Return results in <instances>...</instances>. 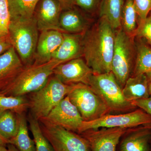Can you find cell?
Instances as JSON below:
<instances>
[{
	"label": "cell",
	"instance_id": "obj_1",
	"mask_svg": "<svg viewBox=\"0 0 151 151\" xmlns=\"http://www.w3.org/2000/svg\"><path fill=\"white\" fill-rule=\"evenodd\" d=\"M114 42L115 30L103 17L84 33L83 56L94 74L111 72Z\"/></svg>",
	"mask_w": 151,
	"mask_h": 151
},
{
	"label": "cell",
	"instance_id": "obj_2",
	"mask_svg": "<svg viewBox=\"0 0 151 151\" xmlns=\"http://www.w3.org/2000/svg\"><path fill=\"white\" fill-rule=\"evenodd\" d=\"M39 30L34 17L10 20L9 38L25 67L34 62Z\"/></svg>",
	"mask_w": 151,
	"mask_h": 151
},
{
	"label": "cell",
	"instance_id": "obj_3",
	"mask_svg": "<svg viewBox=\"0 0 151 151\" xmlns=\"http://www.w3.org/2000/svg\"><path fill=\"white\" fill-rule=\"evenodd\" d=\"M88 86L100 96L111 113H127L137 109L132 102L124 97L122 88L112 72L93 74Z\"/></svg>",
	"mask_w": 151,
	"mask_h": 151
},
{
	"label": "cell",
	"instance_id": "obj_4",
	"mask_svg": "<svg viewBox=\"0 0 151 151\" xmlns=\"http://www.w3.org/2000/svg\"><path fill=\"white\" fill-rule=\"evenodd\" d=\"M75 84H65L54 76H50L42 88L30 93L29 100L31 115L38 120L45 118L67 96Z\"/></svg>",
	"mask_w": 151,
	"mask_h": 151
},
{
	"label": "cell",
	"instance_id": "obj_5",
	"mask_svg": "<svg viewBox=\"0 0 151 151\" xmlns=\"http://www.w3.org/2000/svg\"><path fill=\"white\" fill-rule=\"evenodd\" d=\"M135 58V37L128 35L122 27L115 30L111 72L122 88L133 72Z\"/></svg>",
	"mask_w": 151,
	"mask_h": 151
},
{
	"label": "cell",
	"instance_id": "obj_6",
	"mask_svg": "<svg viewBox=\"0 0 151 151\" xmlns=\"http://www.w3.org/2000/svg\"><path fill=\"white\" fill-rule=\"evenodd\" d=\"M62 63L51 60L49 62L25 67L4 96H20L36 92L46 84L53 71Z\"/></svg>",
	"mask_w": 151,
	"mask_h": 151
},
{
	"label": "cell",
	"instance_id": "obj_7",
	"mask_svg": "<svg viewBox=\"0 0 151 151\" xmlns=\"http://www.w3.org/2000/svg\"><path fill=\"white\" fill-rule=\"evenodd\" d=\"M67 96L84 122L94 121L111 113L100 96L86 84H75Z\"/></svg>",
	"mask_w": 151,
	"mask_h": 151
},
{
	"label": "cell",
	"instance_id": "obj_8",
	"mask_svg": "<svg viewBox=\"0 0 151 151\" xmlns=\"http://www.w3.org/2000/svg\"><path fill=\"white\" fill-rule=\"evenodd\" d=\"M42 131L54 151H91L89 142L80 134L44 119L39 120Z\"/></svg>",
	"mask_w": 151,
	"mask_h": 151
},
{
	"label": "cell",
	"instance_id": "obj_9",
	"mask_svg": "<svg viewBox=\"0 0 151 151\" xmlns=\"http://www.w3.org/2000/svg\"><path fill=\"white\" fill-rule=\"evenodd\" d=\"M144 125H151V116L141 109L117 115L109 114L90 122H82L78 134L100 128L131 129Z\"/></svg>",
	"mask_w": 151,
	"mask_h": 151
},
{
	"label": "cell",
	"instance_id": "obj_10",
	"mask_svg": "<svg viewBox=\"0 0 151 151\" xmlns=\"http://www.w3.org/2000/svg\"><path fill=\"white\" fill-rule=\"evenodd\" d=\"M128 129L102 128L87 130L79 134L89 142L91 151H117L121 138Z\"/></svg>",
	"mask_w": 151,
	"mask_h": 151
},
{
	"label": "cell",
	"instance_id": "obj_11",
	"mask_svg": "<svg viewBox=\"0 0 151 151\" xmlns=\"http://www.w3.org/2000/svg\"><path fill=\"white\" fill-rule=\"evenodd\" d=\"M42 119L76 133L83 121L78 109L68 96L53 108L46 117Z\"/></svg>",
	"mask_w": 151,
	"mask_h": 151
},
{
	"label": "cell",
	"instance_id": "obj_12",
	"mask_svg": "<svg viewBox=\"0 0 151 151\" xmlns=\"http://www.w3.org/2000/svg\"><path fill=\"white\" fill-rule=\"evenodd\" d=\"M93 74L85 60L79 58L58 65L54 69L53 75L65 84L81 83L88 85Z\"/></svg>",
	"mask_w": 151,
	"mask_h": 151
},
{
	"label": "cell",
	"instance_id": "obj_13",
	"mask_svg": "<svg viewBox=\"0 0 151 151\" xmlns=\"http://www.w3.org/2000/svg\"><path fill=\"white\" fill-rule=\"evenodd\" d=\"M24 68L12 46L0 55V95H4Z\"/></svg>",
	"mask_w": 151,
	"mask_h": 151
},
{
	"label": "cell",
	"instance_id": "obj_14",
	"mask_svg": "<svg viewBox=\"0 0 151 151\" xmlns=\"http://www.w3.org/2000/svg\"><path fill=\"white\" fill-rule=\"evenodd\" d=\"M62 10L58 0H40L33 15L39 31L56 30L62 32L59 18Z\"/></svg>",
	"mask_w": 151,
	"mask_h": 151
},
{
	"label": "cell",
	"instance_id": "obj_15",
	"mask_svg": "<svg viewBox=\"0 0 151 151\" xmlns=\"http://www.w3.org/2000/svg\"><path fill=\"white\" fill-rule=\"evenodd\" d=\"M36 49L34 62L40 65L49 62L63 40V32L56 30L41 32Z\"/></svg>",
	"mask_w": 151,
	"mask_h": 151
},
{
	"label": "cell",
	"instance_id": "obj_16",
	"mask_svg": "<svg viewBox=\"0 0 151 151\" xmlns=\"http://www.w3.org/2000/svg\"><path fill=\"white\" fill-rule=\"evenodd\" d=\"M151 126L129 129L121 138L117 151H151Z\"/></svg>",
	"mask_w": 151,
	"mask_h": 151
},
{
	"label": "cell",
	"instance_id": "obj_17",
	"mask_svg": "<svg viewBox=\"0 0 151 151\" xmlns=\"http://www.w3.org/2000/svg\"><path fill=\"white\" fill-rule=\"evenodd\" d=\"M84 34L63 32L62 42L52 55V60L63 63L83 56Z\"/></svg>",
	"mask_w": 151,
	"mask_h": 151
},
{
	"label": "cell",
	"instance_id": "obj_18",
	"mask_svg": "<svg viewBox=\"0 0 151 151\" xmlns=\"http://www.w3.org/2000/svg\"><path fill=\"white\" fill-rule=\"evenodd\" d=\"M87 26V21L78 11L70 8L61 12L59 27L62 32L84 34Z\"/></svg>",
	"mask_w": 151,
	"mask_h": 151
},
{
	"label": "cell",
	"instance_id": "obj_19",
	"mask_svg": "<svg viewBox=\"0 0 151 151\" xmlns=\"http://www.w3.org/2000/svg\"><path fill=\"white\" fill-rule=\"evenodd\" d=\"M122 92L125 98L130 102L148 98L150 95L146 74L131 76L122 88Z\"/></svg>",
	"mask_w": 151,
	"mask_h": 151
},
{
	"label": "cell",
	"instance_id": "obj_20",
	"mask_svg": "<svg viewBox=\"0 0 151 151\" xmlns=\"http://www.w3.org/2000/svg\"><path fill=\"white\" fill-rule=\"evenodd\" d=\"M125 0H102L100 17L106 19L114 30L122 27V12Z\"/></svg>",
	"mask_w": 151,
	"mask_h": 151
},
{
	"label": "cell",
	"instance_id": "obj_21",
	"mask_svg": "<svg viewBox=\"0 0 151 151\" xmlns=\"http://www.w3.org/2000/svg\"><path fill=\"white\" fill-rule=\"evenodd\" d=\"M135 38L136 58L132 76L146 74L151 71V47L142 39Z\"/></svg>",
	"mask_w": 151,
	"mask_h": 151
},
{
	"label": "cell",
	"instance_id": "obj_22",
	"mask_svg": "<svg viewBox=\"0 0 151 151\" xmlns=\"http://www.w3.org/2000/svg\"><path fill=\"white\" fill-rule=\"evenodd\" d=\"M18 129L15 137L11 141L19 151H36L34 140L30 137L28 129L27 119L25 113L17 114Z\"/></svg>",
	"mask_w": 151,
	"mask_h": 151
},
{
	"label": "cell",
	"instance_id": "obj_23",
	"mask_svg": "<svg viewBox=\"0 0 151 151\" xmlns=\"http://www.w3.org/2000/svg\"><path fill=\"white\" fill-rule=\"evenodd\" d=\"M40 0H8L10 20L33 17Z\"/></svg>",
	"mask_w": 151,
	"mask_h": 151
},
{
	"label": "cell",
	"instance_id": "obj_24",
	"mask_svg": "<svg viewBox=\"0 0 151 151\" xmlns=\"http://www.w3.org/2000/svg\"><path fill=\"white\" fill-rule=\"evenodd\" d=\"M18 129V120L15 112L7 111L0 113V134L9 141L15 137Z\"/></svg>",
	"mask_w": 151,
	"mask_h": 151
},
{
	"label": "cell",
	"instance_id": "obj_25",
	"mask_svg": "<svg viewBox=\"0 0 151 151\" xmlns=\"http://www.w3.org/2000/svg\"><path fill=\"white\" fill-rule=\"evenodd\" d=\"M137 18L134 0H125L122 12V28L130 36L134 37L138 26Z\"/></svg>",
	"mask_w": 151,
	"mask_h": 151
},
{
	"label": "cell",
	"instance_id": "obj_26",
	"mask_svg": "<svg viewBox=\"0 0 151 151\" xmlns=\"http://www.w3.org/2000/svg\"><path fill=\"white\" fill-rule=\"evenodd\" d=\"M29 106V100L25 95L6 96L0 95V113L11 111L17 114H22L27 111Z\"/></svg>",
	"mask_w": 151,
	"mask_h": 151
},
{
	"label": "cell",
	"instance_id": "obj_27",
	"mask_svg": "<svg viewBox=\"0 0 151 151\" xmlns=\"http://www.w3.org/2000/svg\"><path fill=\"white\" fill-rule=\"evenodd\" d=\"M36 151H54L53 147L42 131L39 121L29 114L28 119Z\"/></svg>",
	"mask_w": 151,
	"mask_h": 151
},
{
	"label": "cell",
	"instance_id": "obj_28",
	"mask_svg": "<svg viewBox=\"0 0 151 151\" xmlns=\"http://www.w3.org/2000/svg\"><path fill=\"white\" fill-rule=\"evenodd\" d=\"M10 22L8 0H0V38L9 37Z\"/></svg>",
	"mask_w": 151,
	"mask_h": 151
},
{
	"label": "cell",
	"instance_id": "obj_29",
	"mask_svg": "<svg viewBox=\"0 0 151 151\" xmlns=\"http://www.w3.org/2000/svg\"><path fill=\"white\" fill-rule=\"evenodd\" d=\"M134 37L142 39L151 47V11L144 20L139 22Z\"/></svg>",
	"mask_w": 151,
	"mask_h": 151
},
{
	"label": "cell",
	"instance_id": "obj_30",
	"mask_svg": "<svg viewBox=\"0 0 151 151\" xmlns=\"http://www.w3.org/2000/svg\"><path fill=\"white\" fill-rule=\"evenodd\" d=\"M139 22L144 20L151 11V0H134Z\"/></svg>",
	"mask_w": 151,
	"mask_h": 151
},
{
	"label": "cell",
	"instance_id": "obj_31",
	"mask_svg": "<svg viewBox=\"0 0 151 151\" xmlns=\"http://www.w3.org/2000/svg\"><path fill=\"white\" fill-rule=\"evenodd\" d=\"M102 0H75L74 4L78 6L82 9L91 13L96 10L100 6Z\"/></svg>",
	"mask_w": 151,
	"mask_h": 151
},
{
	"label": "cell",
	"instance_id": "obj_32",
	"mask_svg": "<svg viewBox=\"0 0 151 151\" xmlns=\"http://www.w3.org/2000/svg\"><path fill=\"white\" fill-rule=\"evenodd\" d=\"M132 102L137 108L142 109L151 116V96L148 98L134 100Z\"/></svg>",
	"mask_w": 151,
	"mask_h": 151
},
{
	"label": "cell",
	"instance_id": "obj_33",
	"mask_svg": "<svg viewBox=\"0 0 151 151\" xmlns=\"http://www.w3.org/2000/svg\"><path fill=\"white\" fill-rule=\"evenodd\" d=\"M9 37L0 38V55L12 47Z\"/></svg>",
	"mask_w": 151,
	"mask_h": 151
},
{
	"label": "cell",
	"instance_id": "obj_34",
	"mask_svg": "<svg viewBox=\"0 0 151 151\" xmlns=\"http://www.w3.org/2000/svg\"><path fill=\"white\" fill-rule=\"evenodd\" d=\"M62 6L63 10L72 8L75 0H58Z\"/></svg>",
	"mask_w": 151,
	"mask_h": 151
},
{
	"label": "cell",
	"instance_id": "obj_35",
	"mask_svg": "<svg viewBox=\"0 0 151 151\" xmlns=\"http://www.w3.org/2000/svg\"><path fill=\"white\" fill-rule=\"evenodd\" d=\"M147 80L148 88L150 96H151V71L146 73Z\"/></svg>",
	"mask_w": 151,
	"mask_h": 151
},
{
	"label": "cell",
	"instance_id": "obj_36",
	"mask_svg": "<svg viewBox=\"0 0 151 151\" xmlns=\"http://www.w3.org/2000/svg\"><path fill=\"white\" fill-rule=\"evenodd\" d=\"M6 146L8 151H19L12 144H8Z\"/></svg>",
	"mask_w": 151,
	"mask_h": 151
},
{
	"label": "cell",
	"instance_id": "obj_37",
	"mask_svg": "<svg viewBox=\"0 0 151 151\" xmlns=\"http://www.w3.org/2000/svg\"><path fill=\"white\" fill-rule=\"evenodd\" d=\"M8 144H9V141L3 137L0 134V145L6 146Z\"/></svg>",
	"mask_w": 151,
	"mask_h": 151
},
{
	"label": "cell",
	"instance_id": "obj_38",
	"mask_svg": "<svg viewBox=\"0 0 151 151\" xmlns=\"http://www.w3.org/2000/svg\"><path fill=\"white\" fill-rule=\"evenodd\" d=\"M6 146L0 145V151H8L7 148L6 147Z\"/></svg>",
	"mask_w": 151,
	"mask_h": 151
}]
</instances>
